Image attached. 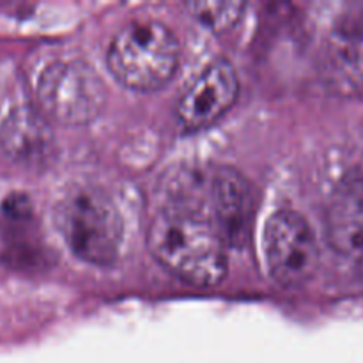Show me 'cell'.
I'll use <instances>...</instances> for the list:
<instances>
[{
  "mask_svg": "<svg viewBox=\"0 0 363 363\" xmlns=\"http://www.w3.org/2000/svg\"><path fill=\"white\" fill-rule=\"evenodd\" d=\"M147 247L156 262L183 282L208 287L227 275V245L194 202H176L160 211L149 225Z\"/></svg>",
  "mask_w": 363,
  "mask_h": 363,
  "instance_id": "cell-1",
  "label": "cell"
},
{
  "mask_svg": "<svg viewBox=\"0 0 363 363\" xmlns=\"http://www.w3.org/2000/svg\"><path fill=\"white\" fill-rule=\"evenodd\" d=\"M181 46L167 25L155 20L131 21L112 39L106 64L117 82L140 92L165 87L177 73Z\"/></svg>",
  "mask_w": 363,
  "mask_h": 363,
  "instance_id": "cell-2",
  "label": "cell"
},
{
  "mask_svg": "<svg viewBox=\"0 0 363 363\" xmlns=\"http://www.w3.org/2000/svg\"><path fill=\"white\" fill-rule=\"evenodd\" d=\"M55 225L77 257L98 266L117 259L123 243V220L112 199L96 186L67 191L55 206Z\"/></svg>",
  "mask_w": 363,
  "mask_h": 363,
  "instance_id": "cell-3",
  "label": "cell"
},
{
  "mask_svg": "<svg viewBox=\"0 0 363 363\" xmlns=\"http://www.w3.org/2000/svg\"><path fill=\"white\" fill-rule=\"evenodd\" d=\"M35 96L50 119L64 126H82L103 112L108 92L87 62L57 60L41 73Z\"/></svg>",
  "mask_w": 363,
  "mask_h": 363,
  "instance_id": "cell-4",
  "label": "cell"
},
{
  "mask_svg": "<svg viewBox=\"0 0 363 363\" xmlns=\"http://www.w3.org/2000/svg\"><path fill=\"white\" fill-rule=\"evenodd\" d=\"M266 264L282 287H300L318 272L319 248L311 225L294 211H277L264 230Z\"/></svg>",
  "mask_w": 363,
  "mask_h": 363,
  "instance_id": "cell-5",
  "label": "cell"
},
{
  "mask_svg": "<svg viewBox=\"0 0 363 363\" xmlns=\"http://www.w3.org/2000/svg\"><path fill=\"white\" fill-rule=\"evenodd\" d=\"M240 80L227 59L209 64L177 103V119L188 130H202L222 119L238 99Z\"/></svg>",
  "mask_w": 363,
  "mask_h": 363,
  "instance_id": "cell-6",
  "label": "cell"
},
{
  "mask_svg": "<svg viewBox=\"0 0 363 363\" xmlns=\"http://www.w3.org/2000/svg\"><path fill=\"white\" fill-rule=\"evenodd\" d=\"M209 218L218 229L223 243L241 247L250 238L255 215V199L250 183L238 170H215L208 183Z\"/></svg>",
  "mask_w": 363,
  "mask_h": 363,
  "instance_id": "cell-7",
  "label": "cell"
},
{
  "mask_svg": "<svg viewBox=\"0 0 363 363\" xmlns=\"http://www.w3.org/2000/svg\"><path fill=\"white\" fill-rule=\"evenodd\" d=\"M332 247L344 255L363 254V174L354 172L337 186L326 213Z\"/></svg>",
  "mask_w": 363,
  "mask_h": 363,
  "instance_id": "cell-8",
  "label": "cell"
},
{
  "mask_svg": "<svg viewBox=\"0 0 363 363\" xmlns=\"http://www.w3.org/2000/svg\"><path fill=\"white\" fill-rule=\"evenodd\" d=\"M191 16L213 32L229 30L238 23L245 9L243 2H191L188 4Z\"/></svg>",
  "mask_w": 363,
  "mask_h": 363,
  "instance_id": "cell-9",
  "label": "cell"
}]
</instances>
